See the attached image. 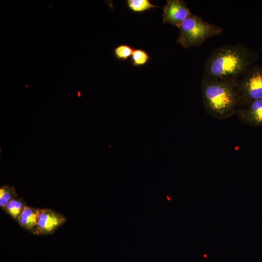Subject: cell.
I'll return each mask as SVG.
<instances>
[{
	"label": "cell",
	"instance_id": "cell-1",
	"mask_svg": "<svg viewBox=\"0 0 262 262\" xmlns=\"http://www.w3.org/2000/svg\"><path fill=\"white\" fill-rule=\"evenodd\" d=\"M259 60V53L246 44L224 45L215 49L208 57L203 76L238 82Z\"/></svg>",
	"mask_w": 262,
	"mask_h": 262
},
{
	"label": "cell",
	"instance_id": "cell-2",
	"mask_svg": "<svg viewBox=\"0 0 262 262\" xmlns=\"http://www.w3.org/2000/svg\"><path fill=\"white\" fill-rule=\"evenodd\" d=\"M237 83L202 76V101L209 115L224 119L236 115L239 108Z\"/></svg>",
	"mask_w": 262,
	"mask_h": 262
},
{
	"label": "cell",
	"instance_id": "cell-3",
	"mask_svg": "<svg viewBox=\"0 0 262 262\" xmlns=\"http://www.w3.org/2000/svg\"><path fill=\"white\" fill-rule=\"evenodd\" d=\"M178 29L177 42L185 49L200 47L208 38L220 35L224 31L222 27L192 13Z\"/></svg>",
	"mask_w": 262,
	"mask_h": 262
},
{
	"label": "cell",
	"instance_id": "cell-4",
	"mask_svg": "<svg viewBox=\"0 0 262 262\" xmlns=\"http://www.w3.org/2000/svg\"><path fill=\"white\" fill-rule=\"evenodd\" d=\"M237 89L239 108L262 99V67L257 64L251 66L238 82Z\"/></svg>",
	"mask_w": 262,
	"mask_h": 262
},
{
	"label": "cell",
	"instance_id": "cell-5",
	"mask_svg": "<svg viewBox=\"0 0 262 262\" xmlns=\"http://www.w3.org/2000/svg\"><path fill=\"white\" fill-rule=\"evenodd\" d=\"M62 214L50 209L40 210L37 226L32 233L48 235L53 233L66 221Z\"/></svg>",
	"mask_w": 262,
	"mask_h": 262
},
{
	"label": "cell",
	"instance_id": "cell-6",
	"mask_svg": "<svg viewBox=\"0 0 262 262\" xmlns=\"http://www.w3.org/2000/svg\"><path fill=\"white\" fill-rule=\"evenodd\" d=\"M191 13L185 1L167 0L163 8V23L178 28Z\"/></svg>",
	"mask_w": 262,
	"mask_h": 262
},
{
	"label": "cell",
	"instance_id": "cell-7",
	"mask_svg": "<svg viewBox=\"0 0 262 262\" xmlns=\"http://www.w3.org/2000/svg\"><path fill=\"white\" fill-rule=\"evenodd\" d=\"M236 115L243 123L253 127L262 126V99L239 108Z\"/></svg>",
	"mask_w": 262,
	"mask_h": 262
},
{
	"label": "cell",
	"instance_id": "cell-8",
	"mask_svg": "<svg viewBox=\"0 0 262 262\" xmlns=\"http://www.w3.org/2000/svg\"><path fill=\"white\" fill-rule=\"evenodd\" d=\"M40 210L27 206L17 221L23 229L32 233L37 226Z\"/></svg>",
	"mask_w": 262,
	"mask_h": 262
},
{
	"label": "cell",
	"instance_id": "cell-9",
	"mask_svg": "<svg viewBox=\"0 0 262 262\" xmlns=\"http://www.w3.org/2000/svg\"><path fill=\"white\" fill-rule=\"evenodd\" d=\"M26 206L22 198L16 197L10 201L4 211L17 221Z\"/></svg>",
	"mask_w": 262,
	"mask_h": 262
},
{
	"label": "cell",
	"instance_id": "cell-10",
	"mask_svg": "<svg viewBox=\"0 0 262 262\" xmlns=\"http://www.w3.org/2000/svg\"><path fill=\"white\" fill-rule=\"evenodd\" d=\"M17 194L13 186L5 185L0 188V206L4 210L13 199L17 197Z\"/></svg>",
	"mask_w": 262,
	"mask_h": 262
},
{
	"label": "cell",
	"instance_id": "cell-11",
	"mask_svg": "<svg viewBox=\"0 0 262 262\" xmlns=\"http://www.w3.org/2000/svg\"><path fill=\"white\" fill-rule=\"evenodd\" d=\"M127 6L132 12L141 13L152 8H157V6L152 4L149 0H127Z\"/></svg>",
	"mask_w": 262,
	"mask_h": 262
},
{
	"label": "cell",
	"instance_id": "cell-12",
	"mask_svg": "<svg viewBox=\"0 0 262 262\" xmlns=\"http://www.w3.org/2000/svg\"><path fill=\"white\" fill-rule=\"evenodd\" d=\"M150 57L144 50L134 49L131 55V61L133 66H141L146 65Z\"/></svg>",
	"mask_w": 262,
	"mask_h": 262
},
{
	"label": "cell",
	"instance_id": "cell-13",
	"mask_svg": "<svg viewBox=\"0 0 262 262\" xmlns=\"http://www.w3.org/2000/svg\"><path fill=\"white\" fill-rule=\"evenodd\" d=\"M133 50L128 45L121 44L114 49V54L116 59L125 61L131 56Z\"/></svg>",
	"mask_w": 262,
	"mask_h": 262
}]
</instances>
